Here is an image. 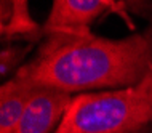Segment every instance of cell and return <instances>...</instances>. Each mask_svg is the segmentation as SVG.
I'll use <instances>...</instances> for the list:
<instances>
[{
	"label": "cell",
	"mask_w": 152,
	"mask_h": 133,
	"mask_svg": "<svg viewBox=\"0 0 152 133\" xmlns=\"http://www.w3.org/2000/svg\"><path fill=\"white\" fill-rule=\"evenodd\" d=\"M152 72V26L125 39L91 34L45 35L34 60L13 76L71 95L141 84Z\"/></svg>",
	"instance_id": "1"
},
{
	"label": "cell",
	"mask_w": 152,
	"mask_h": 133,
	"mask_svg": "<svg viewBox=\"0 0 152 133\" xmlns=\"http://www.w3.org/2000/svg\"><path fill=\"white\" fill-rule=\"evenodd\" d=\"M152 125V72L141 84L74 95L55 133H136Z\"/></svg>",
	"instance_id": "2"
},
{
	"label": "cell",
	"mask_w": 152,
	"mask_h": 133,
	"mask_svg": "<svg viewBox=\"0 0 152 133\" xmlns=\"http://www.w3.org/2000/svg\"><path fill=\"white\" fill-rule=\"evenodd\" d=\"M106 11L120 15L122 18H125L126 24L133 27L126 15L128 11L115 0H53L51 11L40 34L50 35L88 32L90 26Z\"/></svg>",
	"instance_id": "3"
},
{
	"label": "cell",
	"mask_w": 152,
	"mask_h": 133,
	"mask_svg": "<svg viewBox=\"0 0 152 133\" xmlns=\"http://www.w3.org/2000/svg\"><path fill=\"white\" fill-rule=\"evenodd\" d=\"M72 98L67 91L39 85L15 133H55Z\"/></svg>",
	"instance_id": "4"
},
{
	"label": "cell",
	"mask_w": 152,
	"mask_h": 133,
	"mask_svg": "<svg viewBox=\"0 0 152 133\" xmlns=\"http://www.w3.org/2000/svg\"><path fill=\"white\" fill-rule=\"evenodd\" d=\"M35 84L11 76L0 88V133H15L32 95L37 90Z\"/></svg>",
	"instance_id": "5"
},
{
	"label": "cell",
	"mask_w": 152,
	"mask_h": 133,
	"mask_svg": "<svg viewBox=\"0 0 152 133\" xmlns=\"http://www.w3.org/2000/svg\"><path fill=\"white\" fill-rule=\"evenodd\" d=\"M11 7V16L7 26L2 27L3 35L15 37V35H35L40 34L42 29L37 26L29 13V0H8Z\"/></svg>",
	"instance_id": "6"
},
{
	"label": "cell",
	"mask_w": 152,
	"mask_h": 133,
	"mask_svg": "<svg viewBox=\"0 0 152 133\" xmlns=\"http://www.w3.org/2000/svg\"><path fill=\"white\" fill-rule=\"evenodd\" d=\"M29 51L27 48H21V47H3L2 50V60H0V74L2 77L8 76L11 72V76L21 68V63L24 60V56Z\"/></svg>",
	"instance_id": "7"
},
{
	"label": "cell",
	"mask_w": 152,
	"mask_h": 133,
	"mask_svg": "<svg viewBox=\"0 0 152 133\" xmlns=\"http://www.w3.org/2000/svg\"><path fill=\"white\" fill-rule=\"evenodd\" d=\"M120 5L125 7L126 11L136 13L139 16H151L152 15V0H115Z\"/></svg>",
	"instance_id": "8"
},
{
	"label": "cell",
	"mask_w": 152,
	"mask_h": 133,
	"mask_svg": "<svg viewBox=\"0 0 152 133\" xmlns=\"http://www.w3.org/2000/svg\"><path fill=\"white\" fill-rule=\"evenodd\" d=\"M136 133H152V125L147 127V128H144V130H141V132H136Z\"/></svg>",
	"instance_id": "9"
}]
</instances>
